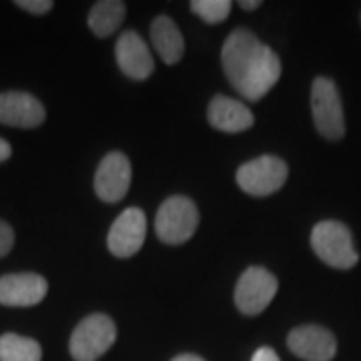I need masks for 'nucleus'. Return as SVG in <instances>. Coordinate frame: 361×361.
Returning a JSON list of instances; mask_svg holds the SVG:
<instances>
[{"mask_svg":"<svg viewBox=\"0 0 361 361\" xmlns=\"http://www.w3.org/2000/svg\"><path fill=\"white\" fill-rule=\"evenodd\" d=\"M221 65L231 87L245 101L257 103L281 78V61L271 47L245 28H237L221 49Z\"/></svg>","mask_w":361,"mask_h":361,"instance_id":"nucleus-1","label":"nucleus"},{"mask_svg":"<svg viewBox=\"0 0 361 361\" xmlns=\"http://www.w3.org/2000/svg\"><path fill=\"white\" fill-rule=\"evenodd\" d=\"M311 249L334 269H351L360 261L351 231L341 221H319L311 231Z\"/></svg>","mask_w":361,"mask_h":361,"instance_id":"nucleus-2","label":"nucleus"},{"mask_svg":"<svg viewBox=\"0 0 361 361\" xmlns=\"http://www.w3.org/2000/svg\"><path fill=\"white\" fill-rule=\"evenodd\" d=\"M199 227V209L189 197L175 195L163 201L155 217L157 237L167 245L187 243Z\"/></svg>","mask_w":361,"mask_h":361,"instance_id":"nucleus-3","label":"nucleus"},{"mask_svg":"<svg viewBox=\"0 0 361 361\" xmlns=\"http://www.w3.org/2000/svg\"><path fill=\"white\" fill-rule=\"evenodd\" d=\"M311 113L317 133L327 141H341L345 135V116L337 85L327 77H317L311 85Z\"/></svg>","mask_w":361,"mask_h":361,"instance_id":"nucleus-4","label":"nucleus"},{"mask_svg":"<svg viewBox=\"0 0 361 361\" xmlns=\"http://www.w3.org/2000/svg\"><path fill=\"white\" fill-rule=\"evenodd\" d=\"M115 322L104 313H90L75 327L68 349L75 361H97L115 345Z\"/></svg>","mask_w":361,"mask_h":361,"instance_id":"nucleus-5","label":"nucleus"},{"mask_svg":"<svg viewBox=\"0 0 361 361\" xmlns=\"http://www.w3.org/2000/svg\"><path fill=\"white\" fill-rule=\"evenodd\" d=\"M287 177V163L275 155H261L237 169V185L251 197H269L277 193Z\"/></svg>","mask_w":361,"mask_h":361,"instance_id":"nucleus-6","label":"nucleus"},{"mask_svg":"<svg viewBox=\"0 0 361 361\" xmlns=\"http://www.w3.org/2000/svg\"><path fill=\"white\" fill-rule=\"evenodd\" d=\"M277 277L265 267L253 265L245 269L235 285V305L245 315H259L277 295Z\"/></svg>","mask_w":361,"mask_h":361,"instance_id":"nucleus-7","label":"nucleus"},{"mask_svg":"<svg viewBox=\"0 0 361 361\" xmlns=\"http://www.w3.org/2000/svg\"><path fill=\"white\" fill-rule=\"evenodd\" d=\"M145 237H147L145 213L139 207H129L111 225L106 235V245L115 257L127 259L139 253V249L145 243Z\"/></svg>","mask_w":361,"mask_h":361,"instance_id":"nucleus-8","label":"nucleus"},{"mask_svg":"<svg viewBox=\"0 0 361 361\" xmlns=\"http://www.w3.org/2000/svg\"><path fill=\"white\" fill-rule=\"evenodd\" d=\"M130 189V161L113 151L103 157L94 175V191L104 203H118Z\"/></svg>","mask_w":361,"mask_h":361,"instance_id":"nucleus-9","label":"nucleus"},{"mask_svg":"<svg viewBox=\"0 0 361 361\" xmlns=\"http://www.w3.org/2000/svg\"><path fill=\"white\" fill-rule=\"evenodd\" d=\"M287 345L305 361H331L337 353L336 336L322 325H301L287 336Z\"/></svg>","mask_w":361,"mask_h":361,"instance_id":"nucleus-10","label":"nucleus"},{"mask_svg":"<svg viewBox=\"0 0 361 361\" xmlns=\"http://www.w3.org/2000/svg\"><path fill=\"white\" fill-rule=\"evenodd\" d=\"M47 111L37 97L23 90L0 92V125L35 129L44 123Z\"/></svg>","mask_w":361,"mask_h":361,"instance_id":"nucleus-11","label":"nucleus"},{"mask_svg":"<svg viewBox=\"0 0 361 361\" xmlns=\"http://www.w3.org/2000/svg\"><path fill=\"white\" fill-rule=\"evenodd\" d=\"M49 293V283L39 273H11L0 277V305L30 307Z\"/></svg>","mask_w":361,"mask_h":361,"instance_id":"nucleus-12","label":"nucleus"},{"mask_svg":"<svg viewBox=\"0 0 361 361\" xmlns=\"http://www.w3.org/2000/svg\"><path fill=\"white\" fill-rule=\"evenodd\" d=\"M116 65L133 80H145L151 77L155 61L149 51L147 42L141 39L137 30H125L115 47Z\"/></svg>","mask_w":361,"mask_h":361,"instance_id":"nucleus-13","label":"nucleus"},{"mask_svg":"<svg viewBox=\"0 0 361 361\" xmlns=\"http://www.w3.org/2000/svg\"><path fill=\"white\" fill-rule=\"evenodd\" d=\"M207 118H209L211 127L223 130V133H229V135L251 129L255 123V116L247 104L235 101L231 97H225V94H215L211 99Z\"/></svg>","mask_w":361,"mask_h":361,"instance_id":"nucleus-14","label":"nucleus"},{"mask_svg":"<svg viewBox=\"0 0 361 361\" xmlns=\"http://www.w3.org/2000/svg\"><path fill=\"white\" fill-rule=\"evenodd\" d=\"M151 40L153 47L167 65H177L185 54V39L180 35L179 26L169 16H157L151 25Z\"/></svg>","mask_w":361,"mask_h":361,"instance_id":"nucleus-15","label":"nucleus"},{"mask_svg":"<svg viewBox=\"0 0 361 361\" xmlns=\"http://www.w3.org/2000/svg\"><path fill=\"white\" fill-rule=\"evenodd\" d=\"M127 14V4L121 0H101L94 2L89 13V28L97 37H111L123 25Z\"/></svg>","mask_w":361,"mask_h":361,"instance_id":"nucleus-16","label":"nucleus"},{"mask_svg":"<svg viewBox=\"0 0 361 361\" xmlns=\"http://www.w3.org/2000/svg\"><path fill=\"white\" fill-rule=\"evenodd\" d=\"M42 348L37 339L4 334L0 337V361H40Z\"/></svg>","mask_w":361,"mask_h":361,"instance_id":"nucleus-17","label":"nucleus"},{"mask_svg":"<svg viewBox=\"0 0 361 361\" xmlns=\"http://www.w3.org/2000/svg\"><path fill=\"white\" fill-rule=\"evenodd\" d=\"M233 4L229 0H193L191 2V11L199 18H203L207 25H219L223 23L229 13H231Z\"/></svg>","mask_w":361,"mask_h":361,"instance_id":"nucleus-18","label":"nucleus"},{"mask_svg":"<svg viewBox=\"0 0 361 361\" xmlns=\"http://www.w3.org/2000/svg\"><path fill=\"white\" fill-rule=\"evenodd\" d=\"M16 6L30 14H47L52 11L54 2L52 0H16Z\"/></svg>","mask_w":361,"mask_h":361,"instance_id":"nucleus-19","label":"nucleus"},{"mask_svg":"<svg viewBox=\"0 0 361 361\" xmlns=\"http://www.w3.org/2000/svg\"><path fill=\"white\" fill-rule=\"evenodd\" d=\"M14 245V231L6 221H0V259L11 253Z\"/></svg>","mask_w":361,"mask_h":361,"instance_id":"nucleus-20","label":"nucleus"},{"mask_svg":"<svg viewBox=\"0 0 361 361\" xmlns=\"http://www.w3.org/2000/svg\"><path fill=\"white\" fill-rule=\"evenodd\" d=\"M251 361H281L279 360V355L273 351L271 348H259L255 353H253V357Z\"/></svg>","mask_w":361,"mask_h":361,"instance_id":"nucleus-21","label":"nucleus"},{"mask_svg":"<svg viewBox=\"0 0 361 361\" xmlns=\"http://www.w3.org/2000/svg\"><path fill=\"white\" fill-rule=\"evenodd\" d=\"M11 155H13L11 145L4 141V139H0V163H2V161H6V159H11Z\"/></svg>","mask_w":361,"mask_h":361,"instance_id":"nucleus-22","label":"nucleus"},{"mask_svg":"<svg viewBox=\"0 0 361 361\" xmlns=\"http://www.w3.org/2000/svg\"><path fill=\"white\" fill-rule=\"evenodd\" d=\"M239 6H241V8H245V11H255V8L261 6V2H259V0H241V2H239Z\"/></svg>","mask_w":361,"mask_h":361,"instance_id":"nucleus-23","label":"nucleus"},{"mask_svg":"<svg viewBox=\"0 0 361 361\" xmlns=\"http://www.w3.org/2000/svg\"><path fill=\"white\" fill-rule=\"evenodd\" d=\"M173 361H205L203 357H199V355H195V353H180L177 355Z\"/></svg>","mask_w":361,"mask_h":361,"instance_id":"nucleus-24","label":"nucleus"}]
</instances>
